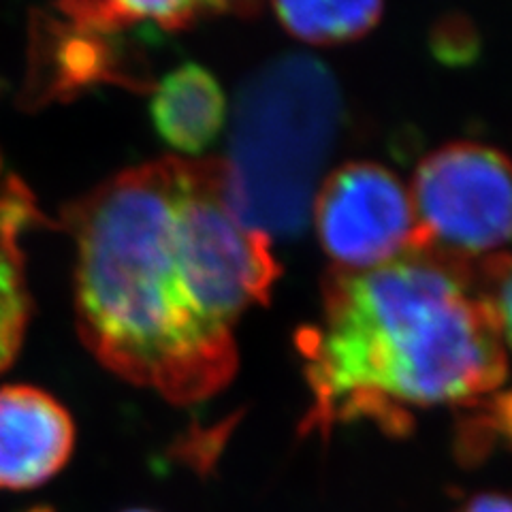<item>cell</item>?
<instances>
[{"label": "cell", "mask_w": 512, "mask_h": 512, "mask_svg": "<svg viewBox=\"0 0 512 512\" xmlns=\"http://www.w3.org/2000/svg\"><path fill=\"white\" fill-rule=\"evenodd\" d=\"M39 222V210L20 180L0 184V372L7 370L22 346L30 295L26 284L22 235Z\"/></svg>", "instance_id": "ba28073f"}, {"label": "cell", "mask_w": 512, "mask_h": 512, "mask_svg": "<svg viewBox=\"0 0 512 512\" xmlns=\"http://www.w3.org/2000/svg\"><path fill=\"white\" fill-rule=\"evenodd\" d=\"M457 512H510V502L500 493H478Z\"/></svg>", "instance_id": "8fae6325"}, {"label": "cell", "mask_w": 512, "mask_h": 512, "mask_svg": "<svg viewBox=\"0 0 512 512\" xmlns=\"http://www.w3.org/2000/svg\"><path fill=\"white\" fill-rule=\"evenodd\" d=\"M152 122L175 152L197 156L218 139L227 122V99L218 79L197 62H184L154 88Z\"/></svg>", "instance_id": "52a82bcc"}, {"label": "cell", "mask_w": 512, "mask_h": 512, "mask_svg": "<svg viewBox=\"0 0 512 512\" xmlns=\"http://www.w3.org/2000/svg\"><path fill=\"white\" fill-rule=\"evenodd\" d=\"M71 35L101 39L128 26L184 30L222 13H246L254 0H58Z\"/></svg>", "instance_id": "9c48e42d"}, {"label": "cell", "mask_w": 512, "mask_h": 512, "mask_svg": "<svg viewBox=\"0 0 512 512\" xmlns=\"http://www.w3.org/2000/svg\"><path fill=\"white\" fill-rule=\"evenodd\" d=\"M310 218L335 269H372L416 248L410 192L378 163L355 160L329 173Z\"/></svg>", "instance_id": "5b68a950"}, {"label": "cell", "mask_w": 512, "mask_h": 512, "mask_svg": "<svg viewBox=\"0 0 512 512\" xmlns=\"http://www.w3.org/2000/svg\"><path fill=\"white\" fill-rule=\"evenodd\" d=\"M280 24L310 45H338L365 37L382 15L384 0H271Z\"/></svg>", "instance_id": "30bf717a"}, {"label": "cell", "mask_w": 512, "mask_h": 512, "mask_svg": "<svg viewBox=\"0 0 512 512\" xmlns=\"http://www.w3.org/2000/svg\"><path fill=\"white\" fill-rule=\"evenodd\" d=\"M410 201L416 248L476 263L498 254L510 237L508 160L483 143H448L425 156Z\"/></svg>", "instance_id": "277c9868"}, {"label": "cell", "mask_w": 512, "mask_h": 512, "mask_svg": "<svg viewBox=\"0 0 512 512\" xmlns=\"http://www.w3.org/2000/svg\"><path fill=\"white\" fill-rule=\"evenodd\" d=\"M128 512H152V510H128Z\"/></svg>", "instance_id": "7c38bea8"}, {"label": "cell", "mask_w": 512, "mask_h": 512, "mask_svg": "<svg viewBox=\"0 0 512 512\" xmlns=\"http://www.w3.org/2000/svg\"><path fill=\"white\" fill-rule=\"evenodd\" d=\"M340 126V86L318 58L280 56L256 71L235 103L222 158L237 218L271 242L301 235Z\"/></svg>", "instance_id": "3957f363"}, {"label": "cell", "mask_w": 512, "mask_h": 512, "mask_svg": "<svg viewBox=\"0 0 512 512\" xmlns=\"http://www.w3.org/2000/svg\"><path fill=\"white\" fill-rule=\"evenodd\" d=\"M476 263L412 248L372 269L333 267L318 320L295 342L312 393L301 429L372 423L397 436L440 408L508 421V323Z\"/></svg>", "instance_id": "7a4b0ae2"}, {"label": "cell", "mask_w": 512, "mask_h": 512, "mask_svg": "<svg viewBox=\"0 0 512 512\" xmlns=\"http://www.w3.org/2000/svg\"><path fill=\"white\" fill-rule=\"evenodd\" d=\"M67 222L77 329L92 355L171 404L227 387L239 318L269 303L282 269L274 242L231 210L222 158L126 169Z\"/></svg>", "instance_id": "6da1fadb"}, {"label": "cell", "mask_w": 512, "mask_h": 512, "mask_svg": "<svg viewBox=\"0 0 512 512\" xmlns=\"http://www.w3.org/2000/svg\"><path fill=\"white\" fill-rule=\"evenodd\" d=\"M75 425L56 397L37 387H0V489L28 491L71 459Z\"/></svg>", "instance_id": "8992f818"}]
</instances>
